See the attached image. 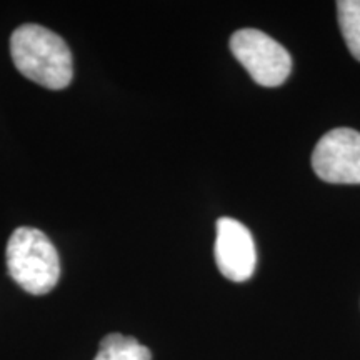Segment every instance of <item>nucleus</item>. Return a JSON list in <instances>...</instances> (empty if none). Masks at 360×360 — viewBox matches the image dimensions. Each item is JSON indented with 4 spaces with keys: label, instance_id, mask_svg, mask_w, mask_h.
<instances>
[{
    "label": "nucleus",
    "instance_id": "f257e3e1",
    "mask_svg": "<svg viewBox=\"0 0 360 360\" xmlns=\"http://www.w3.org/2000/svg\"><path fill=\"white\" fill-rule=\"evenodd\" d=\"M11 56L24 77L45 89L62 90L74 77L69 45L42 25H20L11 37Z\"/></svg>",
    "mask_w": 360,
    "mask_h": 360
},
{
    "label": "nucleus",
    "instance_id": "f03ea898",
    "mask_svg": "<svg viewBox=\"0 0 360 360\" xmlns=\"http://www.w3.org/2000/svg\"><path fill=\"white\" fill-rule=\"evenodd\" d=\"M7 269L25 292L44 295L57 285L60 259L44 232L32 227H20L8 238Z\"/></svg>",
    "mask_w": 360,
    "mask_h": 360
},
{
    "label": "nucleus",
    "instance_id": "7ed1b4c3",
    "mask_svg": "<svg viewBox=\"0 0 360 360\" xmlns=\"http://www.w3.org/2000/svg\"><path fill=\"white\" fill-rule=\"evenodd\" d=\"M231 51L245 67L252 80L262 87H278L290 75V53L260 30H237L231 37Z\"/></svg>",
    "mask_w": 360,
    "mask_h": 360
},
{
    "label": "nucleus",
    "instance_id": "20e7f679",
    "mask_svg": "<svg viewBox=\"0 0 360 360\" xmlns=\"http://www.w3.org/2000/svg\"><path fill=\"white\" fill-rule=\"evenodd\" d=\"M317 177L328 184H360V132L334 129L327 132L312 154Z\"/></svg>",
    "mask_w": 360,
    "mask_h": 360
},
{
    "label": "nucleus",
    "instance_id": "39448f33",
    "mask_svg": "<svg viewBox=\"0 0 360 360\" xmlns=\"http://www.w3.org/2000/svg\"><path fill=\"white\" fill-rule=\"evenodd\" d=\"M214 254L220 274L229 281L245 282L254 276L257 265L254 238L238 220L231 217L217 220Z\"/></svg>",
    "mask_w": 360,
    "mask_h": 360
},
{
    "label": "nucleus",
    "instance_id": "423d86ee",
    "mask_svg": "<svg viewBox=\"0 0 360 360\" xmlns=\"http://www.w3.org/2000/svg\"><path fill=\"white\" fill-rule=\"evenodd\" d=\"M96 360H152V354L134 337L110 334L102 339Z\"/></svg>",
    "mask_w": 360,
    "mask_h": 360
},
{
    "label": "nucleus",
    "instance_id": "0eeeda50",
    "mask_svg": "<svg viewBox=\"0 0 360 360\" xmlns=\"http://www.w3.org/2000/svg\"><path fill=\"white\" fill-rule=\"evenodd\" d=\"M337 15L350 53L360 62V0L337 2Z\"/></svg>",
    "mask_w": 360,
    "mask_h": 360
}]
</instances>
